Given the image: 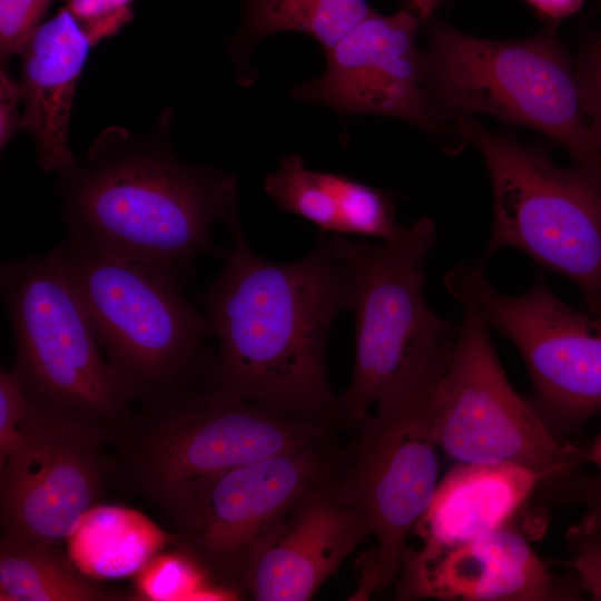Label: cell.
<instances>
[{
	"mask_svg": "<svg viewBox=\"0 0 601 601\" xmlns=\"http://www.w3.org/2000/svg\"><path fill=\"white\" fill-rule=\"evenodd\" d=\"M336 434L209 477L162 509L178 531L180 551L239 599L253 548L315 485L342 472L347 446Z\"/></svg>",
	"mask_w": 601,
	"mask_h": 601,
	"instance_id": "obj_10",
	"label": "cell"
},
{
	"mask_svg": "<svg viewBox=\"0 0 601 601\" xmlns=\"http://www.w3.org/2000/svg\"><path fill=\"white\" fill-rule=\"evenodd\" d=\"M174 117L164 109L146 132L106 128L58 174L57 194L67 237L184 283L198 256L217 252L213 226L238 207V191L235 176L175 154Z\"/></svg>",
	"mask_w": 601,
	"mask_h": 601,
	"instance_id": "obj_2",
	"label": "cell"
},
{
	"mask_svg": "<svg viewBox=\"0 0 601 601\" xmlns=\"http://www.w3.org/2000/svg\"><path fill=\"white\" fill-rule=\"evenodd\" d=\"M146 406L122 444V475L159 508L209 477L333 436L344 425L288 414L210 383Z\"/></svg>",
	"mask_w": 601,
	"mask_h": 601,
	"instance_id": "obj_8",
	"label": "cell"
},
{
	"mask_svg": "<svg viewBox=\"0 0 601 601\" xmlns=\"http://www.w3.org/2000/svg\"><path fill=\"white\" fill-rule=\"evenodd\" d=\"M543 481V474L518 465L456 463L413 530L420 548H450L509 525Z\"/></svg>",
	"mask_w": 601,
	"mask_h": 601,
	"instance_id": "obj_18",
	"label": "cell"
},
{
	"mask_svg": "<svg viewBox=\"0 0 601 601\" xmlns=\"http://www.w3.org/2000/svg\"><path fill=\"white\" fill-rule=\"evenodd\" d=\"M585 463H594L601 469V432L590 447L584 449Z\"/></svg>",
	"mask_w": 601,
	"mask_h": 601,
	"instance_id": "obj_32",
	"label": "cell"
},
{
	"mask_svg": "<svg viewBox=\"0 0 601 601\" xmlns=\"http://www.w3.org/2000/svg\"><path fill=\"white\" fill-rule=\"evenodd\" d=\"M95 46L117 35L134 17V0H63Z\"/></svg>",
	"mask_w": 601,
	"mask_h": 601,
	"instance_id": "obj_27",
	"label": "cell"
},
{
	"mask_svg": "<svg viewBox=\"0 0 601 601\" xmlns=\"http://www.w3.org/2000/svg\"><path fill=\"white\" fill-rule=\"evenodd\" d=\"M566 542L580 587L593 600L601 601V506L589 509L568 529Z\"/></svg>",
	"mask_w": 601,
	"mask_h": 601,
	"instance_id": "obj_24",
	"label": "cell"
},
{
	"mask_svg": "<svg viewBox=\"0 0 601 601\" xmlns=\"http://www.w3.org/2000/svg\"><path fill=\"white\" fill-rule=\"evenodd\" d=\"M90 47L78 21L62 7L38 27L20 53L21 129L32 136L45 173L60 174L77 159L69 145V124Z\"/></svg>",
	"mask_w": 601,
	"mask_h": 601,
	"instance_id": "obj_17",
	"label": "cell"
},
{
	"mask_svg": "<svg viewBox=\"0 0 601 601\" xmlns=\"http://www.w3.org/2000/svg\"><path fill=\"white\" fill-rule=\"evenodd\" d=\"M397 579L400 599L562 601L583 595L579 582L555 575L510 525L450 548L408 546Z\"/></svg>",
	"mask_w": 601,
	"mask_h": 601,
	"instance_id": "obj_16",
	"label": "cell"
},
{
	"mask_svg": "<svg viewBox=\"0 0 601 601\" xmlns=\"http://www.w3.org/2000/svg\"><path fill=\"white\" fill-rule=\"evenodd\" d=\"M420 22L407 7L388 16L372 11L325 51V71L295 86L293 97L437 132L441 117L427 91L424 53L415 46Z\"/></svg>",
	"mask_w": 601,
	"mask_h": 601,
	"instance_id": "obj_14",
	"label": "cell"
},
{
	"mask_svg": "<svg viewBox=\"0 0 601 601\" xmlns=\"http://www.w3.org/2000/svg\"><path fill=\"white\" fill-rule=\"evenodd\" d=\"M435 393V392H434ZM434 393L370 415L355 427L337 484L366 516L374 545L357 562L352 600H367L397 580L407 536L439 484L440 449L432 431Z\"/></svg>",
	"mask_w": 601,
	"mask_h": 601,
	"instance_id": "obj_11",
	"label": "cell"
},
{
	"mask_svg": "<svg viewBox=\"0 0 601 601\" xmlns=\"http://www.w3.org/2000/svg\"><path fill=\"white\" fill-rule=\"evenodd\" d=\"M324 239L348 273L356 313L352 380L337 398L343 421L354 426L432 395L460 332L423 296V264L436 240L434 221L422 218L403 226L378 245L335 233Z\"/></svg>",
	"mask_w": 601,
	"mask_h": 601,
	"instance_id": "obj_3",
	"label": "cell"
},
{
	"mask_svg": "<svg viewBox=\"0 0 601 601\" xmlns=\"http://www.w3.org/2000/svg\"><path fill=\"white\" fill-rule=\"evenodd\" d=\"M125 597L82 574L56 544L0 538L1 601H114Z\"/></svg>",
	"mask_w": 601,
	"mask_h": 601,
	"instance_id": "obj_19",
	"label": "cell"
},
{
	"mask_svg": "<svg viewBox=\"0 0 601 601\" xmlns=\"http://www.w3.org/2000/svg\"><path fill=\"white\" fill-rule=\"evenodd\" d=\"M21 101L19 82H16L1 67L0 72V148L7 146L13 135L21 129L18 104Z\"/></svg>",
	"mask_w": 601,
	"mask_h": 601,
	"instance_id": "obj_29",
	"label": "cell"
},
{
	"mask_svg": "<svg viewBox=\"0 0 601 601\" xmlns=\"http://www.w3.org/2000/svg\"><path fill=\"white\" fill-rule=\"evenodd\" d=\"M226 223L231 250L203 300L219 344L209 383L288 414L344 423L326 344L335 317L352 309L348 273L324 238L304 259L275 264L252 249L238 207Z\"/></svg>",
	"mask_w": 601,
	"mask_h": 601,
	"instance_id": "obj_1",
	"label": "cell"
},
{
	"mask_svg": "<svg viewBox=\"0 0 601 601\" xmlns=\"http://www.w3.org/2000/svg\"><path fill=\"white\" fill-rule=\"evenodd\" d=\"M58 248L108 362L136 401L148 405L207 373L201 353L213 332L207 316L184 296L180 280L71 237Z\"/></svg>",
	"mask_w": 601,
	"mask_h": 601,
	"instance_id": "obj_7",
	"label": "cell"
},
{
	"mask_svg": "<svg viewBox=\"0 0 601 601\" xmlns=\"http://www.w3.org/2000/svg\"><path fill=\"white\" fill-rule=\"evenodd\" d=\"M142 600H236L237 594L216 583L187 553L157 556L147 562L136 580Z\"/></svg>",
	"mask_w": 601,
	"mask_h": 601,
	"instance_id": "obj_22",
	"label": "cell"
},
{
	"mask_svg": "<svg viewBox=\"0 0 601 601\" xmlns=\"http://www.w3.org/2000/svg\"><path fill=\"white\" fill-rule=\"evenodd\" d=\"M574 69L581 108L601 156V31L585 43Z\"/></svg>",
	"mask_w": 601,
	"mask_h": 601,
	"instance_id": "obj_26",
	"label": "cell"
},
{
	"mask_svg": "<svg viewBox=\"0 0 601 601\" xmlns=\"http://www.w3.org/2000/svg\"><path fill=\"white\" fill-rule=\"evenodd\" d=\"M475 266L444 277L460 303L459 337L432 403V431L456 463L518 465L560 484L588 506L601 499V482L581 473L584 449L560 439L539 408L511 386L495 352L475 286Z\"/></svg>",
	"mask_w": 601,
	"mask_h": 601,
	"instance_id": "obj_4",
	"label": "cell"
},
{
	"mask_svg": "<svg viewBox=\"0 0 601 601\" xmlns=\"http://www.w3.org/2000/svg\"><path fill=\"white\" fill-rule=\"evenodd\" d=\"M102 445L31 401L0 464L1 539L57 544L76 533L112 473Z\"/></svg>",
	"mask_w": 601,
	"mask_h": 601,
	"instance_id": "obj_12",
	"label": "cell"
},
{
	"mask_svg": "<svg viewBox=\"0 0 601 601\" xmlns=\"http://www.w3.org/2000/svg\"><path fill=\"white\" fill-rule=\"evenodd\" d=\"M319 174L337 205L338 234L390 240L402 231L388 194L343 175Z\"/></svg>",
	"mask_w": 601,
	"mask_h": 601,
	"instance_id": "obj_23",
	"label": "cell"
},
{
	"mask_svg": "<svg viewBox=\"0 0 601 601\" xmlns=\"http://www.w3.org/2000/svg\"><path fill=\"white\" fill-rule=\"evenodd\" d=\"M52 0H0V58L6 67L12 55H20L41 24Z\"/></svg>",
	"mask_w": 601,
	"mask_h": 601,
	"instance_id": "obj_25",
	"label": "cell"
},
{
	"mask_svg": "<svg viewBox=\"0 0 601 601\" xmlns=\"http://www.w3.org/2000/svg\"><path fill=\"white\" fill-rule=\"evenodd\" d=\"M0 282L14 335L12 368L31 401L104 444L122 445L137 420L136 398L108 362L58 246L3 264Z\"/></svg>",
	"mask_w": 601,
	"mask_h": 601,
	"instance_id": "obj_5",
	"label": "cell"
},
{
	"mask_svg": "<svg viewBox=\"0 0 601 601\" xmlns=\"http://www.w3.org/2000/svg\"><path fill=\"white\" fill-rule=\"evenodd\" d=\"M427 21L426 87L439 114L489 115L531 127L561 144L575 166L601 178V156L558 22L531 37L501 41Z\"/></svg>",
	"mask_w": 601,
	"mask_h": 601,
	"instance_id": "obj_6",
	"label": "cell"
},
{
	"mask_svg": "<svg viewBox=\"0 0 601 601\" xmlns=\"http://www.w3.org/2000/svg\"><path fill=\"white\" fill-rule=\"evenodd\" d=\"M482 156L493 191V230L483 253L516 248L541 268L571 279L589 312L601 314V178L559 167L542 146L455 117Z\"/></svg>",
	"mask_w": 601,
	"mask_h": 601,
	"instance_id": "obj_9",
	"label": "cell"
},
{
	"mask_svg": "<svg viewBox=\"0 0 601 601\" xmlns=\"http://www.w3.org/2000/svg\"><path fill=\"white\" fill-rule=\"evenodd\" d=\"M538 13L559 22L580 10L584 0H525Z\"/></svg>",
	"mask_w": 601,
	"mask_h": 601,
	"instance_id": "obj_30",
	"label": "cell"
},
{
	"mask_svg": "<svg viewBox=\"0 0 601 601\" xmlns=\"http://www.w3.org/2000/svg\"><path fill=\"white\" fill-rule=\"evenodd\" d=\"M475 286L490 328L509 338L532 378L535 406L573 427L601 411V314L562 302L543 278L524 294L495 290L480 266Z\"/></svg>",
	"mask_w": 601,
	"mask_h": 601,
	"instance_id": "obj_13",
	"label": "cell"
},
{
	"mask_svg": "<svg viewBox=\"0 0 601 601\" xmlns=\"http://www.w3.org/2000/svg\"><path fill=\"white\" fill-rule=\"evenodd\" d=\"M277 206L315 224L324 231L339 233L336 201L321 174L304 166L299 156L282 159L278 169L264 184Z\"/></svg>",
	"mask_w": 601,
	"mask_h": 601,
	"instance_id": "obj_21",
	"label": "cell"
},
{
	"mask_svg": "<svg viewBox=\"0 0 601 601\" xmlns=\"http://www.w3.org/2000/svg\"><path fill=\"white\" fill-rule=\"evenodd\" d=\"M337 479L307 491L253 548L240 577L243 595L256 601L311 600L371 536L366 516L343 495Z\"/></svg>",
	"mask_w": 601,
	"mask_h": 601,
	"instance_id": "obj_15",
	"label": "cell"
},
{
	"mask_svg": "<svg viewBox=\"0 0 601 601\" xmlns=\"http://www.w3.org/2000/svg\"><path fill=\"white\" fill-rule=\"evenodd\" d=\"M445 0H408L407 8L413 11L421 21L432 18L434 10Z\"/></svg>",
	"mask_w": 601,
	"mask_h": 601,
	"instance_id": "obj_31",
	"label": "cell"
},
{
	"mask_svg": "<svg viewBox=\"0 0 601 601\" xmlns=\"http://www.w3.org/2000/svg\"><path fill=\"white\" fill-rule=\"evenodd\" d=\"M372 11L366 0H246L231 52L243 60L257 41L280 31L306 33L327 51Z\"/></svg>",
	"mask_w": 601,
	"mask_h": 601,
	"instance_id": "obj_20",
	"label": "cell"
},
{
	"mask_svg": "<svg viewBox=\"0 0 601 601\" xmlns=\"http://www.w3.org/2000/svg\"><path fill=\"white\" fill-rule=\"evenodd\" d=\"M31 406L19 374L11 368L0 374V464L17 444L19 430Z\"/></svg>",
	"mask_w": 601,
	"mask_h": 601,
	"instance_id": "obj_28",
	"label": "cell"
}]
</instances>
